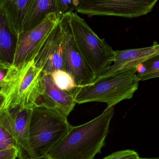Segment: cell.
Segmentation results:
<instances>
[{
    "mask_svg": "<svg viewBox=\"0 0 159 159\" xmlns=\"http://www.w3.org/2000/svg\"><path fill=\"white\" fill-rule=\"evenodd\" d=\"M32 109L15 107L0 110V126L13 136L19 151L20 159H36L30 143V121Z\"/></svg>",
    "mask_w": 159,
    "mask_h": 159,
    "instance_id": "cell-9",
    "label": "cell"
},
{
    "mask_svg": "<svg viewBox=\"0 0 159 159\" xmlns=\"http://www.w3.org/2000/svg\"><path fill=\"white\" fill-rule=\"evenodd\" d=\"M79 5L78 0H56V14L60 19L64 15L76 11Z\"/></svg>",
    "mask_w": 159,
    "mask_h": 159,
    "instance_id": "cell-17",
    "label": "cell"
},
{
    "mask_svg": "<svg viewBox=\"0 0 159 159\" xmlns=\"http://www.w3.org/2000/svg\"><path fill=\"white\" fill-rule=\"evenodd\" d=\"M59 20L55 13H52L36 27L21 32L17 38L13 66L20 68L34 60Z\"/></svg>",
    "mask_w": 159,
    "mask_h": 159,
    "instance_id": "cell-8",
    "label": "cell"
},
{
    "mask_svg": "<svg viewBox=\"0 0 159 159\" xmlns=\"http://www.w3.org/2000/svg\"><path fill=\"white\" fill-rule=\"evenodd\" d=\"M19 151L17 146L0 150V159H15L18 158Z\"/></svg>",
    "mask_w": 159,
    "mask_h": 159,
    "instance_id": "cell-21",
    "label": "cell"
},
{
    "mask_svg": "<svg viewBox=\"0 0 159 159\" xmlns=\"http://www.w3.org/2000/svg\"><path fill=\"white\" fill-rule=\"evenodd\" d=\"M55 10L56 0H31L23 23L22 31L36 27L49 14L55 13Z\"/></svg>",
    "mask_w": 159,
    "mask_h": 159,
    "instance_id": "cell-15",
    "label": "cell"
},
{
    "mask_svg": "<svg viewBox=\"0 0 159 159\" xmlns=\"http://www.w3.org/2000/svg\"><path fill=\"white\" fill-rule=\"evenodd\" d=\"M63 31V51L65 70L72 76L76 85L86 86L95 81L94 73L79 51L72 33L69 13L60 18Z\"/></svg>",
    "mask_w": 159,
    "mask_h": 159,
    "instance_id": "cell-7",
    "label": "cell"
},
{
    "mask_svg": "<svg viewBox=\"0 0 159 159\" xmlns=\"http://www.w3.org/2000/svg\"><path fill=\"white\" fill-rule=\"evenodd\" d=\"M115 52L114 64L103 76L111 75L127 69L138 66L144 61L159 54V44L154 41L153 45L150 47L123 51L117 50Z\"/></svg>",
    "mask_w": 159,
    "mask_h": 159,
    "instance_id": "cell-12",
    "label": "cell"
},
{
    "mask_svg": "<svg viewBox=\"0 0 159 159\" xmlns=\"http://www.w3.org/2000/svg\"><path fill=\"white\" fill-rule=\"evenodd\" d=\"M63 40L59 19L34 59L35 66L43 73L51 74L58 70H65Z\"/></svg>",
    "mask_w": 159,
    "mask_h": 159,
    "instance_id": "cell-10",
    "label": "cell"
},
{
    "mask_svg": "<svg viewBox=\"0 0 159 159\" xmlns=\"http://www.w3.org/2000/svg\"><path fill=\"white\" fill-rule=\"evenodd\" d=\"M67 117L57 110L40 104L32 109L30 121V143L36 159H46L70 131Z\"/></svg>",
    "mask_w": 159,
    "mask_h": 159,
    "instance_id": "cell-3",
    "label": "cell"
},
{
    "mask_svg": "<svg viewBox=\"0 0 159 159\" xmlns=\"http://www.w3.org/2000/svg\"><path fill=\"white\" fill-rule=\"evenodd\" d=\"M69 17L75 43L96 80L106 74L111 66L115 59V51L105 39L99 38L77 13H70Z\"/></svg>",
    "mask_w": 159,
    "mask_h": 159,
    "instance_id": "cell-5",
    "label": "cell"
},
{
    "mask_svg": "<svg viewBox=\"0 0 159 159\" xmlns=\"http://www.w3.org/2000/svg\"><path fill=\"white\" fill-rule=\"evenodd\" d=\"M43 71L34 60L20 68L11 67L0 78V110L16 107L33 109L44 93Z\"/></svg>",
    "mask_w": 159,
    "mask_h": 159,
    "instance_id": "cell-2",
    "label": "cell"
},
{
    "mask_svg": "<svg viewBox=\"0 0 159 159\" xmlns=\"http://www.w3.org/2000/svg\"><path fill=\"white\" fill-rule=\"evenodd\" d=\"M159 0H82L76 11L88 17L115 16L133 18L146 15Z\"/></svg>",
    "mask_w": 159,
    "mask_h": 159,
    "instance_id": "cell-6",
    "label": "cell"
},
{
    "mask_svg": "<svg viewBox=\"0 0 159 159\" xmlns=\"http://www.w3.org/2000/svg\"><path fill=\"white\" fill-rule=\"evenodd\" d=\"M104 159H141L137 152L133 150H124L112 152L103 158Z\"/></svg>",
    "mask_w": 159,
    "mask_h": 159,
    "instance_id": "cell-20",
    "label": "cell"
},
{
    "mask_svg": "<svg viewBox=\"0 0 159 159\" xmlns=\"http://www.w3.org/2000/svg\"><path fill=\"white\" fill-rule=\"evenodd\" d=\"M31 0H0V11L7 19L11 31L17 39Z\"/></svg>",
    "mask_w": 159,
    "mask_h": 159,
    "instance_id": "cell-13",
    "label": "cell"
},
{
    "mask_svg": "<svg viewBox=\"0 0 159 159\" xmlns=\"http://www.w3.org/2000/svg\"><path fill=\"white\" fill-rule=\"evenodd\" d=\"M157 78H159V70H156V71H154V72L148 73V74L143 75V76L138 77L139 81H145L146 80H150V79Z\"/></svg>",
    "mask_w": 159,
    "mask_h": 159,
    "instance_id": "cell-22",
    "label": "cell"
},
{
    "mask_svg": "<svg viewBox=\"0 0 159 159\" xmlns=\"http://www.w3.org/2000/svg\"><path fill=\"white\" fill-rule=\"evenodd\" d=\"M114 106L92 120L71 126L68 134L48 153L47 159H93L106 144Z\"/></svg>",
    "mask_w": 159,
    "mask_h": 159,
    "instance_id": "cell-1",
    "label": "cell"
},
{
    "mask_svg": "<svg viewBox=\"0 0 159 159\" xmlns=\"http://www.w3.org/2000/svg\"><path fill=\"white\" fill-rule=\"evenodd\" d=\"M137 67L103 76L93 83L82 87L76 96L77 104L91 102L107 103V107L131 99L138 89Z\"/></svg>",
    "mask_w": 159,
    "mask_h": 159,
    "instance_id": "cell-4",
    "label": "cell"
},
{
    "mask_svg": "<svg viewBox=\"0 0 159 159\" xmlns=\"http://www.w3.org/2000/svg\"><path fill=\"white\" fill-rule=\"evenodd\" d=\"M17 40L11 31L5 14L0 11V68H9L13 65Z\"/></svg>",
    "mask_w": 159,
    "mask_h": 159,
    "instance_id": "cell-14",
    "label": "cell"
},
{
    "mask_svg": "<svg viewBox=\"0 0 159 159\" xmlns=\"http://www.w3.org/2000/svg\"><path fill=\"white\" fill-rule=\"evenodd\" d=\"M159 70V54L155 56L137 67L138 76H143Z\"/></svg>",
    "mask_w": 159,
    "mask_h": 159,
    "instance_id": "cell-18",
    "label": "cell"
},
{
    "mask_svg": "<svg viewBox=\"0 0 159 159\" xmlns=\"http://www.w3.org/2000/svg\"><path fill=\"white\" fill-rule=\"evenodd\" d=\"M82 1V0H78V1L79 2V3H80V2H81Z\"/></svg>",
    "mask_w": 159,
    "mask_h": 159,
    "instance_id": "cell-23",
    "label": "cell"
},
{
    "mask_svg": "<svg viewBox=\"0 0 159 159\" xmlns=\"http://www.w3.org/2000/svg\"><path fill=\"white\" fill-rule=\"evenodd\" d=\"M42 81L44 93L38 101L37 106L44 104L57 110L68 117L76 106V96L80 92H68L57 86L51 74L43 72Z\"/></svg>",
    "mask_w": 159,
    "mask_h": 159,
    "instance_id": "cell-11",
    "label": "cell"
},
{
    "mask_svg": "<svg viewBox=\"0 0 159 159\" xmlns=\"http://www.w3.org/2000/svg\"><path fill=\"white\" fill-rule=\"evenodd\" d=\"M51 76L57 86L64 91L79 92L82 87L77 86L73 77L66 70H55L51 74Z\"/></svg>",
    "mask_w": 159,
    "mask_h": 159,
    "instance_id": "cell-16",
    "label": "cell"
},
{
    "mask_svg": "<svg viewBox=\"0 0 159 159\" xmlns=\"http://www.w3.org/2000/svg\"><path fill=\"white\" fill-rule=\"evenodd\" d=\"M0 150L17 146L12 135L2 126H0Z\"/></svg>",
    "mask_w": 159,
    "mask_h": 159,
    "instance_id": "cell-19",
    "label": "cell"
}]
</instances>
